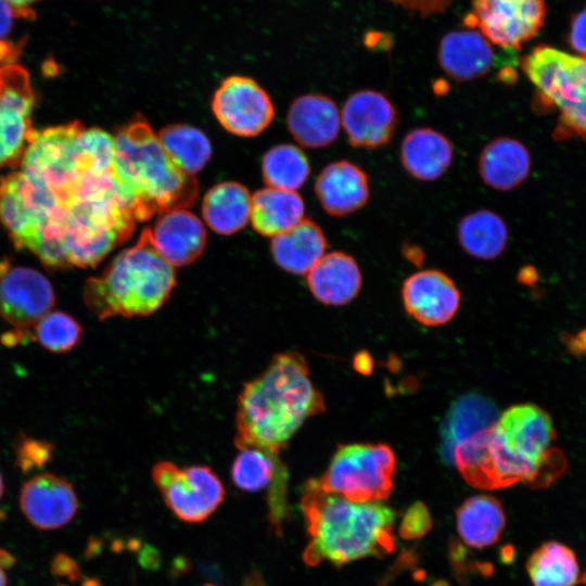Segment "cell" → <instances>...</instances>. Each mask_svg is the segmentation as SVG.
<instances>
[{
  "instance_id": "cell-1",
  "label": "cell",
  "mask_w": 586,
  "mask_h": 586,
  "mask_svg": "<svg viewBox=\"0 0 586 586\" xmlns=\"http://www.w3.org/2000/svg\"><path fill=\"white\" fill-rule=\"evenodd\" d=\"M555 437L552 420L544 409L519 404L459 443L451 460L475 488L499 489L520 482L542 487L564 468L562 455L550 449Z\"/></svg>"
},
{
  "instance_id": "cell-2",
  "label": "cell",
  "mask_w": 586,
  "mask_h": 586,
  "mask_svg": "<svg viewBox=\"0 0 586 586\" xmlns=\"http://www.w3.org/2000/svg\"><path fill=\"white\" fill-rule=\"evenodd\" d=\"M324 409L305 357L294 351L278 353L238 396L234 445L279 457L304 422Z\"/></svg>"
},
{
  "instance_id": "cell-3",
  "label": "cell",
  "mask_w": 586,
  "mask_h": 586,
  "mask_svg": "<svg viewBox=\"0 0 586 586\" xmlns=\"http://www.w3.org/2000/svg\"><path fill=\"white\" fill-rule=\"evenodd\" d=\"M301 508L308 544L304 562L336 566L367 557H384L395 548V512L380 501L356 502L321 488L317 479L304 484Z\"/></svg>"
},
{
  "instance_id": "cell-4",
  "label": "cell",
  "mask_w": 586,
  "mask_h": 586,
  "mask_svg": "<svg viewBox=\"0 0 586 586\" xmlns=\"http://www.w3.org/2000/svg\"><path fill=\"white\" fill-rule=\"evenodd\" d=\"M113 174L137 221L188 208L199 184L166 154L148 120L138 116L114 136Z\"/></svg>"
},
{
  "instance_id": "cell-5",
  "label": "cell",
  "mask_w": 586,
  "mask_h": 586,
  "mask_svg": "<svg viewBox=\"0 0 586 586\" xmlns=\"http://www.w3.org/2000/svg\"><path fill=\"white\" fill-rule=\"evenodd\" d=\"M175 285V267L158 254L148 227L100 276L86 280L82 300L99 320L149 316L167 302Z\"/></svg>"
},
{
  "instance_id": "cell-6",
  "label": "cell",
  "mask_w": 586,
  "mask_h": 586,
  "mask_svg": "<svg viewBox=\"0 0 586 586\" xmlns=\"http://www.w3.org/2000/svg\"><path fill=\"white\" fill-rule=\"evenodd\" d=\"M114 137L78 122L34 130L21 161L22 173L48 188L65 205L72 190L88 169L111 170Z\"/></svg>"
},
{
  "instance_id": "cell-7",
  "label": "cell",
  "mask_w": 586,
  "mask_h": 586,
  "mask_svg": "<svg viewBox=\"0 0 586 586\" xmlns=\"http://www.w3.org/2000/svg\"><path fill=\"white\" fill-rule=\"evenodd\" d=\"M520 67L535 87V107L558 112L555 139L586 143V59L538 44L521 58Z\"/></svg>"
},
{
  "instance_id": "cell-8",
  "label": "cell",
  "mask_w": 586,
  "mask_h": 586,
  "mask_svg": "<svg viewBox=\"0 0 586 586\" xmlns=\"http://www.w3.org/2000/svg\"><path fill=\"white\" fill-rule=\"evenodd\" d=\"M396 459L385 444H347L337 448L317 479L321 488L356 502L386 499L393 488Z\"/></svg>"
},
{
  "instance_id": "cell-9",
  "label": "cell",
  "mask_w": 586,
  "mask_h": 586,
  "mask_svg": "<svg viewBox=\"0 0 586 586\" xmlns=\"http://www.w3.org/2000/svg\"><path fill=\"white\" fill-rule=\"evenodd\" d=\"M55 304L51 282L40 271L0 260V317L12 328L1 335L8 347L33 341L36 323Z\"/></svg>"
},
{
  "instance_id": "cell-10",
  "label": "cell",
  "mask_w": 586,
  "mask_h": 586,
  "mask_svg": "<svg viewBox=\"0 0 586 586\" xmlns=\"http://www.w3.org/2000/svg\"><path fill=\"white\" fill-rule=\"evenodd\" d=\"M165 505L186 523H201L222 504L225 488L220 479L207 466L179 467L162 460L151 471Z\"/></svg>"
},
{
  "instance_id": "cell-11",
  "label": "cell",
  "mask_w": 586,
  "mask_h": 586,
  "mask_svg": "<svg viewBox=\"0 0 586 586\" xmlns=\"http://www.w3.org/2000/svg\"><path fill=\"white\" fill-rule=\"evenodd\" d=\"M546 15L545 0H472L462 24L494 46L518 51L537 36Z\"/></svg>"
},
{
  "instance_id": "cell-12",
  "label": "cell",
  "mask_w": 586,
  "mask_h": 586,
  "mask_svg": "<svg viewBox=\"0 0 586 586\" xmlns=\"http://www.w3.org/2000/svg\"><path fill=\"white\" fill-rule=\"evenodd\" d=\"M35 92L27 71L16 64L0 66V168L21 163L34 131Z\"/></svg>"
},
{
  "instance_id": "cell-13",
  "label": "cell",
  "mask_w": 586,
  "mask_h": 586,
  "mask_svg": "<svg viewBox=\"0 0 586 586\" xmlns=\"http://www.w3.org/2000/svg\"><path fill=\"white\" fill-rule=\"evenodd\" d=\"M212 110L230 133L255 137L273 118V105L267 92L252 78L233 75L222 80L212 100Z\"/></svg>"
},
{
  "instance_id": "cell-14",
  "label": "cell",
  "mask_w": 586,
  "mask_h": 586,
  "mask_svg": "<svg viewBox=\"0 0 586 586\" xmlns=\"http://www.w3.org/2000/svg\"><path fill=\"white\" fill-rule=\"evenodd\" d=\"M340 116L349 144L361 149L386 145L398 124L396 107L390 99L369 89L352 93Z\"/></svg>"
},
{
  "instance_id": "cell-15",
  "label": "cell",
  "mask_w": 586,
  "mask_h": 586,
  "mask_svg": "<svg viewBox=\"0 0 586 586\" xmlns=\"http://www.w3.org/2000/svg\"><path fill=\"white\" fill-rule=\"evenodd\" d=\"M18 505L33 526L50 531L60 528L74 519L78 510V498L68 480L43 472L31 476L22 485Z\"/></svg>"
},
{
  "instance_id": "cell-16",
  "label": "cell",
  "mask_w": 586,
  "mask_h": 586,
  "mask_svg": "<svg viewBox=\"0 0 586 586\" xmlns=\"http://www.w3.org/2000/svg\"><path fill=\"white\" fill-rule=\"evenodd\" d=\"M406 311L423 326L448 322L459 308L460 294L444 272L426 269L409 276L402 288Z\"/></svg>"
},
{
  "instance_id": "cell-17",
  "label": "cell",
  "mask_w": 586,
  "mask_h": 586,
  "mask_svg": "<svg viewBox=\"0 0 586 586\" xmlns=\"http://www.w3.org/2000/svg\"><path fill=\"white\" fill-rule=\"evenodd\" d=\"M151 233L156 251L173 267L192 264L206 245L203 222L187 208L160 214Z\"/></svg>"
},
{
  "instance_id": "cell-18",
  "label": "cell",
  "mask_w": 586,
  "mask_h": 586,
  "mask_svg": "<svg viewBox=\"0 0 586 586\" xmlns=\"http://www.w3.org/2000/svg\"><path fill=\"white\" fill-rule=\"evenodd\" d=\"M315 192L329 215L347 216L367 204L370 196L369 177L349 161H335L318 175Z\"/></svg>"
},
{
  "instance_id": "cell-19",
  "label": "cell",
  "mask_w": 586,
  "mask_h": 586,
  "mask_svg": "<svg viewBox=\"0 0 586 586\" xmlns=\"http://www.w3.org/2000/svg\"><path fill=\"white\" fill-rule=\"evenodd\" d=\"M437 60L448 77L463 82L485 76L495 63V53L479 30L466 28L443 36Z\"/></svg>"
},
{
  "instance_id": "cell-20",
  "label": "cell",
  "mask_w": 586,
  "mask_h": 586,
  "mask_svg": "<svg viewBox=\"0 0 586 586\" xmlns=\"http://www.w3.org/2000/svg\"><path fill=\"white\" fill-rule=\"evenodd\" d=\"M286 124L293 138L303 146L317 149L337 137L341 116L334 101L323 94L296 98L288 112Z\"/></svg>"
},
{
  "instance_id": "cell-21",
  "label": "cell",
  "mask_w": 586,
  "mask_h": 586,
  "mask_svg": "<svg viewBox=\"0 0 586 586\" xmlns=\"http://www.w3.org/2000/svg\"><path fill=\"white\" fill-rule=\"evenodd\" d=\"M306 275L307 285L314 297L332 306L353 301L362 283L357 262L351 255L339 251L324 254Z\"/></svg>"
},
{
  "instance_id": "cell-22",
  "label": "cell",
  "mask_w": 586,
  "mask_h": 586,
  "mask_svg": "<svg viewBox=\"0 0 586 586\" xmlns=\"http://www.w3.org/2000/svg\"><path fill=\"white\" fill-rule=\"evenodd\" d=\"M454 156L449 139L429 127L411 129L400 144V163L415 179L433 181L449 168Z\"/></svg>"
},
{
  "instance_id": "cell-23",
  "label": "cell",
  "mask_w": 586,
  "mask_h": 586,
  "mask_svg": "<svg viewBox=\"0 0 586 586\" xmlns=\"http://www.w3.org/2000/svg\"><path fill=\"white\" fill-rule=\"evenodd\" d=\"M477 167L486 186L498 191H509L527 178L531 156L522 142L509 137H498L483 148Z\"/></svg>"
},
{
  "instance_id": "cell-24",
  "label": "cell",
  "mask_w": 586,
  "mask_h": 586,
  "mask_svg": "<svg viewBox=\"0 0 586 586\" xmlns=\"http://www.w3.org/2000/svg\"><path fill=\"white\" fill-rule=\"evenodd\" d=\"M327 245L322 229L304 218L292 229L273 237L270 250L280 268L293 275H306L324 255Z\"/></svg>"
},
{
  "instance_id": "cell-25",
  "label": "cell",
  "mask_w": 586,
  "mask_h": 586,
  "mask_svg": "<svg viewBox=\"0 0 586 586\" xmlns=\"http://www.w3.org/2000/svg\"><path fill=\"white\" fill-rule=\"evenodd\" d=\"M305 205L296 191L264 188L252 196L250 220L256 232L276 237L304 219Z\"/></svg>"
},
{
  "instance_id": "cell-26",
  "label": "cell",
  "mask_w": 586,
  "mask_h": 586,
  "mask_svg": "<svg viewBox=\"0 0 586 586\" xmlns=\"http://www.w3.org/2000/svg\"><path fill=\"white\" fill-rule=\"evenodd\" d=\"M252 196L239 182L225 181L212 187L204 195L202 214L208 227L220 234H232L250 220Z\"/></svg>"
},
{
  "instance_id": "cell-27",
  "label": "cell",
  "mask_w": 586,
  "mask_h": 586,
  "mask_svg": "<svg viewBox=\"0 0 586 586\" xmlns=\"http://www.w3.org/2000/svg\"><path fill=\"white\" fill-rule=\"evenodd\" d=\"M457 530L470 547L484 548L500 537L506 517L500 502L488 495H477L464 500L456 512Z\"/></svg>"
},
{
  "instance_id": "cell-28",
  "label": "cell",
  "mask_w": 586,
  "mask_h": 586,
  "mask_svg": "<svg viewBox=\"0 0 586 586\" xmlns=\"http://www.w3.org/2000/svg\"><path fill=\"white\" fill-rule=\"evenodd\" d=\"M457 238L467 254L480 259H494L507 246L508 227L498 214L479 209L461 218Z\"/></svg>"
},
{
  "instance_id": "cell-29",
  "label": "cell",
  "mask_w": 586,
  "mask_h": 586,
  "mask_svg": "<svg viewBox=\"0 0 586 586\" xmlns=\"http://www.w3.org/2000/svg\"><path fill=\"white\" fill-rule=\"evenodd\" d=\"M498 417L495 406L480 395H467L451 406L442 431L443 455H453L454 448L476 432L492 425Z\"/></svg>"
},
{
  "instance_id": "cell-30",
  "label": "cell",
  "mask_w": 586,
  "mask_h": 586,
  "mask_svg": "<svg viewBox=\"0 0 586 586\" xmlns=\"http://www.w3.org/2000/svg\"><path fill=\"white\" fill-rule=\"evenodd\" d=\"M156 136L170 160L189 176L202 170L211 160L212 145L208 138L193 126L168 125Z\"/></svg>"
},
{
  "instance_id": "cell-31",
  "label": "cell",
  "mask_w": 586,
  "mask_h": 586,
  "mask_svg": "<svg viewBox=\"0 0 586 586\" xmlns=\"http://www.w3.org/2000/svg\"><path fill=\"white\" fill-rule=\"evenodd\" d=\"M534 586H573L579 578L574 552L558 542L542 544L526 563Z\"/></svg>"
},
{
  "instance_id": "cell-32",
  "label": "cell",
  "mask_w": 586,
  "mask_h": 586,
  "mask_svg": "<svg viewBox=\"0 0 586 586\" xmlns=\"http://www.w3.org/2000/svg\"><path fill=\"white\" fill-rule=\"evenodd\" d=\"M264 181L269 188L296 191L307 180L310 166L304 152L293 144H278L262 160Z\"/></svg>"
},
{
  "instance_id": "cell-33",
  "label": "cell",
  "mask_w": 586,
  "mask_h": 586,
  "mask_svg": "<svg viewBox=\"0 0 586 586\" xmlns=\"http://www.w3.org/2000/svg\"><path fill=\"white\" fill-rule=\"evenodd\" d=\"M288 471L279 457L257 448H242L231 466L233 484L244 492H258L269 487L272 481Z\"/></svg>"
},
{
  "instance_id": "cell-34",
  "label": "cell",
  "mask_w": 586,
  "mask_h": 586,
  "mask_svg": "<svg viewBox=\"0 0 586 586\" xmlns=\"http://www.w3.org/2000/svg\"><path fill=\"white\" fill-rule=\"evenodd\" d=\"M84 329L71 314L54 310L44 315L33 330V341L54 354H66L80 342Z\"/></svg>"
},
{
  "instance_id": "cell-35",
  "label": "cell",
  "mask_w": 586,
  "mask_h": 586,
  "mask_svg": "<svg viewBox=\"0 0 586 586\" xmlns=\"http://www.w3.org/2000/svg\"><path fill=\"white\" fill-rule=\"evenodd\" d=\"M53 450L51 442L20 433L14 443L15 464L23 473L39 470L52 459Z\"/></svg>"
},
{
  "instance_id": "cell-36",
  "label": "cell",
  "mask_w": 586,
  "mask_h": 586,
  "mask_svg": "<svg viewBox=\"0 0 586 586\" xmlns=\"http://www.w3.org/2000/svg\"><path fill=\"white\" fill-rule=\"evenodd\" d=\"M431 526V518L426 507L416 502L406 511L399 533L404 538H418L424 535Z\"/></svg>"
},
{
  "instance_id": "cell-37",
  "label": "cell",
  "mask_w": 586,
  "mask_h": 586,
  "mask_svg": "<svg viewBox=\"0 0 586 586\" xmlns=\"http://www.w3.org/2000/svg\"><path fill=\"white\" fill-rule=\"evenodd\" d=\"M34 20L35 11L31 9H20L12 5L7 0H0V42L7 41L17 20Z\"/></svg>"
},
{
  "instance_id": "cell-38",
  "label": "cell",
  "mask_w": 586,
  "mask_h": 586,
  "mask_svg": "<svg viewBox=\"0 0 586 586\" xmlns=\"http://www.w3.org/2000/svg\"><path fill=\"white\" fill-rule=\"evenodd\" d=\"M566 40L577 55L586 59V8L572 16Z\"/></svg>"
},
{
  "instance_id": "cell-39",
  "label": "cell",
  "mask_w": 586,
  "mask_h": 586,
  "mask_svg": "<svg viewBox=\"0 0 586 586\" xmlns=\"http://www.w3.org/2000/svg\"><path fill=\"white\" fill-rule=\"evenodd\" d=\"M422 17L444 12L455 0H388Z\"/></svg>"
},
{
  "instance_id": "cell-40",
  "label": "cell",
  "mask_w": 586,
  "mask_h": 586,
  "mask_svg": "<svg viewBox=\"0 0 586 586\" xmlns=\"http://www.w3.org/2000/svg\"><path fill=\"white\" fill-rule=\"evenodd\" d=\"M242 586H266L262 576L257 572L251 573L243 582Z\"/></svg>"
},
{
  "instance_id": "cell-41",
  "label": "cell",
  "mask_w": 586,
  "mask_h": 586,
  "mask_svg": "<svg viewBox=\"0 0 586 586\" xmlns=\"http://www.w3.org/2000/svg\"><path fill=\"white\" fill-rule=\"evenodd\" d=\"M12 5L20 8V9H30L29 5L38 0H7Z\"/></svg>"
},
{
  "instance_id": "cell-42",
  "label": "cell",
  "mask_w": 586,
  "mask_h": 586,
  "mask_svg": "<svg viewBox=\"0 0 586 586\" xmlns=\"http://www.w3.org/2000/svg\"><path fill=\"white\" fill-rule=\"evenodd\" d=\"M0 586H7V576L0 564Z\"/></svg>"
},
{
  "instance_id": "cell-43",
  "label": "cell",
  "mask_w": 586,
  "mask_h": 586,
  "mask_svg": "<svg viewBox=\"0 0 586 586\" xmlns=\"http://www.w3.org/2000/svg\"><path fill=\"white\" fill-rule=\"evenodd\" d=\"M3 491H4L3 477H2V474L0 472V498L3 495Z\"/></svg>"
},
{
  "instance_id": "cell-44",
  "label": "cell",
  "mask_w": 586,
  "mask_h": 586,
  "mask_svg": "<svg viewBox=\"0 0 586 586\" xmlns=\"http://www.w3.org/2000/svg\"><path fill=\"white\" fill-rule=\"evenodd\" d=\"M581 582H583L584 584H586V572L583 574L582 578H581Z\"/></svg>"
},
{
  "instance_id": "cell-45",
  "label": "cell",
  "mask_w": 586,
  "mask_h": 586,
  "mask_svg": "<svg viewBox=\"0 0 586 586\" xmlns=\"http://www.w3.org/2000/svg\"><path fill=\"white\" fill-rule=\"evenodd\" d=\"M203 586H216V585H213V584H205Z\"/></svg>"
}]
</instances>
